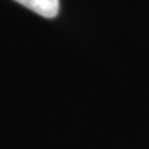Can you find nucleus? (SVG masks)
I'll return each instance as SVG.
<instances>
[{
	"mask_svg": "<svg viewBox=\"0 0 149 149\" xmlns=\"http://www.w3.org/2000/svg\"><path fill=\"white\" fill-rule=\"evenodd\" d=\"M15 2L44 18H55L59 12V0H15Z\"/></svg>",
	"mask_w": 149,
	"mask_h": 149,
	"instance_id": "f257e3e1",
	"label": "nucleus"
}]
</instances>
